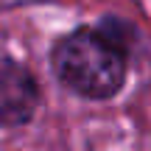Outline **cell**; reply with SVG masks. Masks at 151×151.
<instances>
[{"label":"cell","instance_id":"cell-1","mask_svg":"<svg viewBox=\"0 0 151 151\" xmlns=\"http://www.w3.org/2000/svg\"><path fill=\"white\" fill-rule=\"evenodd\" d=\"M53 70L62 84L78 95L109 98L126 78V56L112 34L81 28L56 45Z\"/></svg>","mask_w":151,"mask_h":151},{"label":"cell","instance_id":"cell-2","mask_svg":"<svg viewBox=\"0 0 151 151\" xmlns=\"http://www.w3.org/2000/svg\"><path fill=\"white\" fill-rule=\"evenodd\" d=\"M37 101L39 90L31 73L11 59H0V126L28 123Z\"/></svg>","mask_w":151,"mask_h":151}]
</instances>
